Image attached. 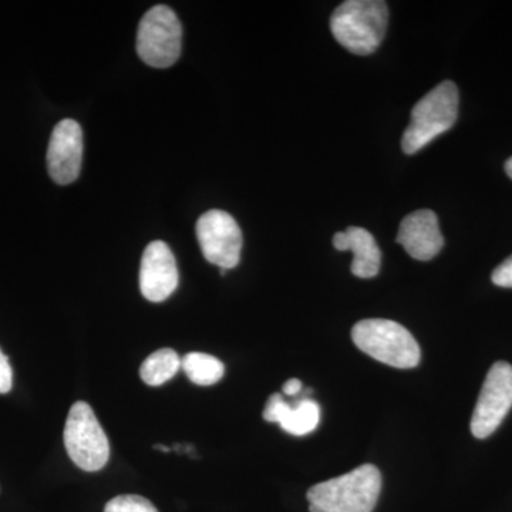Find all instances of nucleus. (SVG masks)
Masks as SVG:
<instances>
[{"label":"nucleus","mask_w":512,"mask_h":512,"mask_svg":"<svg viewBox=\"0 0 512 512\" xmlns=\"http://www.w3.org/2000/svg\"><path fill=\"white\" fill-rule=\"evenodd\" d=\"M389 23V9L382 0H348L330 18V30L353 55L367 56L383 42Z\"/></svg>","instance_id":"2"},{"label":"nucleus","mask_w":512,"mask_h":512,"mask_svg":"<svg viewBox=\"0 0 512 512\" xmlns=\"http://www.w3.org/2000/svg\"><path fill=\"white\" fill-rule=\"evenodd\" d=\"M512 407V366L497 362L491 367L471 419V433L487 439L500 427Z\"/></svg>","instance_id":"7"},{"label":"nucleus","mask_w":512,"mask_h":512,"mask_svg":"<svg viewBox=\"0 0 512 512\" xmlns=\"http://www.w3.org/2000/svg\"><path fill=\"white\" fill-rule=\"evenodd\" d=\"M183 28L173 9L157 5L141 19L137 32V52L144 63L156 69L173 66L181 55Z\"/></svg>","instance_id":"6"},{"label":"nucleus","mask_w":512,"mask_h":512,"mask_svg":"<svg viewBox=\"0 0 512 512\" xmlns=\"http://www.w3.org/2000/svg\"><path fill=\"white\" fill-rule=\"evenodd\" d=\"M13 386V372L8 356L0 350V394L9 393Z\"/></svg>","instance_id":"18"},{"label":"nucleus","mask_w":512,"mask_h":512,"mask_svg":"<svg viewBox=\"0 0 512 512\" xmlns=\"http://www.w3.org/2000/svg\"><path fill=\"white\" fill-rule=\"evenodd\" d=\"M181 369V357L173 349H160L144 360L140 367L141 380L148 386H161L173 379Z\"/></svg>","instance_id":"14"},{"label":"nucleus","mask_w":512,"mask_h":512,"mask_svg":"<svg viewBox=\"0 0 512 512\" xmlns=\"http://www.w3.org/2000/svg\"><path fill=\"white\" fill-rule=\"evenodd\" d=\"M202 255L220 269L235 268L241 261L242 232L232 215L221 210L205 212L197 222Z\"/></svg>","instance_id":"8"},{"label":"nucleus","mask_w":512,"mask_h":512,"mask_svg":"<svg viewBox=\"0 0 512 512\" xmlns=\"http://www.w3.org/2000/svg\"><path fill=\"white\" fill-rule=\"evenodd\" d=\"M458 101L457 86L448 80L427 93L413 107L409 127L402 138L404 153L412 156L450 130L457 121Z\"/></svg>","instance_id":"4"},{"label":"nucleus","mask_w":512,"mask_h":512,"mask_svg":"<svg viewBox=\"0 0 512 512\" xmlns=\"http://www.w3.org/2000/svg\"><path fill=\"white\" fill-rule=\"evenodd\" d=\"M505 171H507L508 177L512 180V157L505 163Z\"/></svg>","instance_id":"20"},{"label":"nucleus","mask_w":512,"mask_h":512,"mask_svg":"<svg viewBox=\"0 0 512 512\" xmlns=\"http://www.w3.org/2000/svg\"><path fill=\"white\" fill-rule=\"evenodd\" d=\"M104 512H158L147 498L141 495H119L107 503Z\"/></svg>","instance_id":"16"},{"label":"nucleus","mask_w":512,"mask_h":512,"mask_svg":"<svg viewBox=\"0 0 512 512\" xmlns=\"http://www.w3.org/2000/svg\"><path fill=\"white\" fill-rule=\"evenodd\" d=\"M396 241L417 261H430L444 247L439 218L430 210L412 212L400 224Z\"/></svg>","instance_id":"11"},{"label":"nucleus","mask_w":512,"mask_h":512,"mask_svg":"<svg viewBox=\"0 0 512 512\" xmlns=\"http://www.w3.org/2000/svg\"><path fill=\"white\" fill-rule=\"evenodd\" d=\"M333 245L338 251H352V274L357 278H375L382 265V252L376 239L365 228L349 227L333 237Z\"/></svg>","instance_id":"13"},{"label":"nucleus","mask_w":512,"mask_h":512,"mask_svg":"<svg viewBox=\"0 0 512 512\" xmlns=\"http://www.w3.org/2000/svg\"><path fill=\"white\" fill-rule=\"evenodd\" d=\"M282 390H284L286 396H298L302 390V382L298 379L288 380V382L284 384V387H282Z\"/></svg>","instance_id":"19"},{"label":"nucleus","mask_w":512,"mask_h":512,"mask_svg":"<svg viewBox=\"0 0 512 512\" xmlns=\"http://www.w3.org/2000/svg\"><path fill=\"white\" fill-rule=\"evenodd\" d=\"M154 448H156V450L163 451V453H170V451H171L170 447H165V446H163V444H157V446H154Z\"/></svg>","instance_id":"21"},{"label":"nucleus","mask_w":512,"mask_h":512,"mask_svg":"<svg viewBox=\"0 0 512 512\" xmlns=\"http://www.w3.org/2000/svg\"><path fill=\"white\" fill-rule=\"evenodd\" d=\"M180 274L170 247L154 241L144 249L140 266V289L147 301L160 303L170 298L178 288Z\"/></svg>","instance_id":"10"},{"label":"nucleus","mask_w":512,"mask_h":512,"mask_svg":"<svg viewBox=\"0 0 512 512\" xmlns=\"http://www.w3.org/2000/svg\"><path fill=\"white\" fill-rule=\"evenodd\" d=\"M353 343L384 365L413 369L420 363V346L400 323L389 319L360 320L352 329Z\"/></svg>","instance_id":"3"},{"label":"nucleus","mask_w":512,"mask_h":512,"mask_svg":"<svg viewBox=\"0 0 512 512\" xmlns=\"http://www.w3.org/2000/svg\"><path fill=\"white\" fill-rule=\"evenodd\" d=\"M64 447L77 467L96 473L106 467L110 458V443L92 407L74 403L64 426Z\"/></svg>","instance_id":"5"},{"label":"nucleus","mask_w":512,"mask_h":512,"mask_svg":"<svg viewBox=\"0 0 512 512\" xmlns=\"http://www.w3.org/2000/svg\"><path fill=\"white\" fill-rule=\"evenodd\" d=\"M185 375L198 386H211L224 377L225 366L217 357L207 353L192 352L181 359Z\"/></svg>","instance_id":"15"},{"label":"nucleus","mask_w":512,"mask_h":512,"mask_svg":"<svg viewBox=\"0 0 512 512\" xmlns=\"http://www.w3.org/2000/svg\"><path fill=\"white\" fill-rule=\"evenodd\" d=\"M491 279H493L494 285L501 286V288H512V255L495 268Z\"/></svg>","instance_id":"17"},{"label":"nucleus","mask_w":512,"mask_h":512,"mask_svg":"<svg viewBox=\"0 0 512 512\" xmlns=\"http://www.w3.org/2000/svg\"><path fill=\"white\" fill-rule=\"evenodd\" d=\"M382 490V474L363 464L343 476L313 485L308 491L311 512H372Z\"/></svg>","instance_id":"1"},{"label":"nucleus","mask_w":512,"mask_h":512,"mask_svg":"<svg viewBox=\"0 0 512 512\" xmlns=\"http://www.w3.org/2000/svg\"><path fill=\"white\" fill-rule=\"evenodd\" d=\"M264 419L269 423H278L282 430L292 436H306L319 426L320 407L311 399L289 404L282 394L275 393L266 403Z\"/></svg>","instance_id":"12"},{"label":"nucleus","mask_w":512,"mask_h":512,"mask_svg":"<svg viewBox=\"0 0 512 512\" xmlns=\"http://www.w3.org/2000/svg\"><path fill=\"white\" fill-rule=\"evenodd\" d=\"M46 160L56 184L69 185L77 180L82 170L83 131L76 120L64 119L53 128Z\"/></svg>","instance_id":"9"}]
</instances>
